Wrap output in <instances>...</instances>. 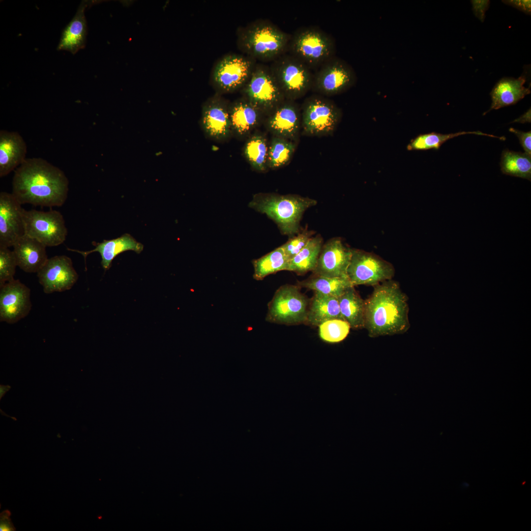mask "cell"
I'll return each mask as SVG.
<instances>
[{
  "label": "cell",
  "mask_w": 531,
  "mask_h": 531,
  "mask_svg": "<svg viewBox=\"0 0 531 531\" xmlns=\"http://www.w3.org/2000/svg\"><path fill=\"white\" fill-rule=\"evenodd\" d=\"M11 513L8 510L3 511L0 514V531H15V529L11 522L10 518Z\"/></svg>",
  "instance_id": "60d3db41"
},
{
  "label": "cell",
  "mask_w": 531,
  "mask_h": 531,
  "mask_svg": "<svg viewBox=\"0 0 531 531\" xmlns=\"http://www.w3.org/2000/svg\"><path fill=\"white\" fill-rule=\"evenodd\" d=\"M23 219L25 235L46 247L58 246L66 238L68 232L65 220L59 211L23 209Z\"/></svg>",
  "instance_id": "9c48e42d"
},
{
  "label": "cell",
  "mask_w": 531,
  "mask_h": 531,
  "mask_svg": "<svg viewBox=\"0 0 531 531\" xmlns=\"http://www.w3.org/2000/svg\"><path fill=\"white\" fill-rule=\"evenodd\" d=\"M307 298L297 286L285 285L275 292L268 304L267 322L288 325L306 322L308 311Z\"/></svg>",
  "instance_id": "52a82bcc"
},
{
  "label": "cell",
  "mask_w": 531,
  "mask_h": 531,
  "mask_svg": "<svg viewBox=\"0 0 531 531\" xmlns=\"http://www.w3.org/2000/svg\"><path fill=\"white\" fill-rule=\"evenodd\" d=\"M332 319L344 320L340 312L338 298L315 292L309 308L306 322L319 326Z\"/></svg>",
  "instance_id": "cb8c5ba5"
},
{
  "label": "cell",
  "mask_w": 531,
  "mask_h": 531,
  "mask_svg": "<svg viewBox=\"0 0 531 531\" xmlns=\"http://www.w3.org/2000/svg\"><path fill=\"white\" fill-rule=\"evenodd\" d=\"M291 36L267 20H259L239 30L237 44L246 56L273 61L286 53Z\"/></svg>",
  "instance_id": "3957f363"
},
{
  "label": "cell",
  "mask_w": 531,
  "mask_h": 531,
  "mask_svg": "<svg viewBox=\"0 0 531 531\" xmlns=\"http://www.w3.org/2000/svg\"><path fill=\"white\" fill-rule=\"evenodd\" d=\"M0 287V322L14 324L26 317L31 308L30 289L18 279Z\"/></svg>",
  "instance_id": "9a60e30c"
},
{
  "label": "cell",
  "mask_w": 531,
  "mask_h": 531,
  "mask_svg": "<svg viewBox=\"0 0 531 531\" xmlns=\"http://www.w3.org/2000/svg\"><path fill=\"white\" fill-rule=\"evenodd\" d=\"M260 112L247 100L234 104L229 112L231 125L239 134L250 131L257 124Z\"/></svg>",
  "instance_id": "f546056e"
},
{
  "label": "cell",
  "mask_w": 531,
  "mask_h": 531,
  "mask_svg": "<svg viewBox=\"0 0 531 531\" xmlns=\"http://www.w3.org/2000/svg\"><path fill=\"white\" fill-rule=\"evenodd\" d=\"M203 123L211 136L220 138L226 136L231 125L229 112L218 102H211L204 109Z\"/></svg>",
  "instance_id": "484cf974"
},
{
  "label": "cell",
  "mask_w": 531,
  "mask_h": 531,
  "mask_svg": "<svg viewBox=\"0 0 531 531\" xmlns=\"http://www.w3.org/2000/svg\"><path fill=\"white\" fill-rule=\"evenodd\" d=\"M17 266L13 251L0 247V287L14 279Z\"/></svg>",
  "instance_id": "d590c367"
},
{
  "label": "cell",
  "mask_w": 531,
  "mask_h": 531,
  "mask_svg": "<svg viewBox=\"0 0 531 531\" xmlns=\"http://www.w3.org/2000/svg\"><path fill=\"white\" fill-rule=\"evenodd\" d=\"M21 205L12 193H0V247L13 246L25 235Z\"/></svg>",
  "instance_id": "2e32d148"
},
{
  "label": "cell",
  "mask_w": 531,
  "mask_h": 531,
  "mask_svg": "<svg viewBox=\"0 0 531 531\" xmlns=\"http://www.w3.org/2000/svg\"><path fill=\"white\" fill-rule=\"evenodd\" d=\"M68 191L64 173L43 158H26L14 171L12 193L21 205L60 206Z\"/></svg>",
  "instance_id": "6da1fadb"
},
{
  "label": "cell",
  "mask_w": 531,
  "mask_h": 531,
  "mask_svg": "<svg viewBox=\"0 0 531 531\" xmlns=\"http://www.w3.org/2000/svg\"><path fill=\"white\" fill-rule=\"evenodd\" d=\"M340 312L351 328H364L365 300L352 286L338 297Z\"/></svg>",
  "instance_id": "d4e9b609"
},
{
  "label": "cell",
  "mask_w": 531,
  "mask_h": 531,
  "mask_svg": "<svg viewBox=\"0 0 531 531\" xmlns=\"http://www.w3.org/2000/svg\"><path fill=\"white\" fill-rule=\"evenodd\" d=\"M269 67L286 99L294 101L312 88L311 69L290 54L279 57Z\"/></svg>",
  "instance_id": "8992f818"
},
{
  "label": "cell",
  "mask_w": 531,
  "mask_h": 531,
  "mask_svg": "<svg viewBox=\"0 0 531 531\" xmlns=\"http://www.w3.org/2000/svg\"><path fill=\"white\" fill-rule=\"evenodd\" d=\"M26 143L17 132L0 131V177L15 171L26 159Z\"/></svg>",
  "instance_id": "ac0fdd59"
},
{
  "label": "cell",
  "mask_w": 531,
  "mask_h": 531,
  "mask_svg": "<svg viewBox=\"0 0 531 531\" xmlns=\"http://www.w3.org/2000/svg\"><path fill=\"white\" fill-rule=\"evenodd\" d=\"M502 1L506 4L512 6L517 9L522 11L527 14L531 15V1L530 0H502Z\"/></svg>",
  "instance_id": "ab89813d"
},
{
  "label": "cell",
  "mask_w": 531,
  "mask_h": 531,
  "mask_svg": "<svg viewBox=\"0 0 531 531\" xmlns=\"http://www.w3.org/2000/svg\"><path fill=\"white\" fill-rule=\"evenodd\" d=\"M268 148L266 139L262 136L252 137L247 142L244 149L246 158L256 170L264 171L267 164Z\"/></svg>",
  "instance_id": "836d02e7"
},
{
  "label": "cell",
  "mask_w": 531,
  "mask_h": 531,
  "mask_svg": "<svg viewBox=\"0 0 531 531\" xmlns=\"http://www.w3.org/2000/svg\"><path fill=\"white\" fill-rule=\"evenodd\" d=\"M246 100L261 112H272L285 100L269 66L257 63L244 85Z\"/></svg>",
  "instance_id": "ba28073f"
},
{
  "label": "cell",
  "mask_w": 531,
  "mask_h": 531,
  "mask_svg": "<svg viewBox=\"0 0 531 531\" xmlns=\"http://www.w3.org/2000/svg\"><path fill=\"white\" fill-rule=\"evenodd\" d=\"M294 144L289 140L274 138L268 149L267 165L271 168L281 167L290 160L295 151Z\"/></svg>",
  "instance_id": "d6a6232c"
},
{
  "label": "cell",
  "mask_w": 531,
  "mask_h": 531,
  "mask_svg": "<svg viewBox=\"0 0 531 531\" xmlns=\"http://www.w3.org/2000/svg\"><path fill=\"white\" fill-rule=\"evenodd\" d=\"M526 81L527 75L525 72L517 79L512 77L501 79L490 93L492 104L485 114L492 110L514 105L530 94L531 86L527 88L525 86Z\"/></svg>",
  "instance_id": "44dd1931"
},
{
  "label": "cell",
  "mask_w": 531,
  "mask_h": 531,
  "mask_svg": "<svg viewBox=\"0 0 531 531\" xmlns=\"http://www.w3.org/2000/svg\"><path fill=\"white\" fill-rule=\"evenodd\" d=\"M13 247L17 266L26 272L37 273L48 259L47 247L26 235L20 237Z\"/></svg>",
  "instance_id": "d6986e66"
},
{
  "label": "cell",
  "mask_w": 531,
  "mask_h": 531,
  "mask_svg": "<svg viewBox=\"0 0 531 531\" xmlns=\"http://www.w3.org/2000/svg\"><path fill=\"white\" fill-rule=\"evenodd\" d=\"M92 244L95 248L90 251H82L68 248L67 249L81 254L85 261L88 254L98 252L101 257V265L106 271L111 267L113 260L120 253L132 250L140 254L144 249V245L128 234H124L116 238L103 240L102 242L92 243Z\"/></svg>",
  "instance_id": "ffe728a7"
},
{
  "label": "cell",
  "mask_w": 531,
  "mask_h": 531,
  "mask_svg": "<svg viewBox=\"0 0 531 531\" xmlns=\"http://www.w3.org/2000/svg\"><path fill=\"white\" fill-rule=\"evenodd\" d=\"M0 398L1 399V397L10 388V386L8 385H0Z\"/></svg>",
  "instance_id": "b9f144b4"
},
{
  "label": "cell",
  "mask_w": 531,
  "mask_h": 531,
  "mask_svg": "<svg viewBox=\"0 0 531 531\" xmlns=\"http://www.w3.org/2000/svg\"><path fill=\"white\" fill-rule=\"evenodd\" d=\"M289 260L281 246L262 257L252 261L253 277L261 280L266 276L281 270H287Z\"/></svg>",
  "instance_id": "f1b7e54d"
},
{
  "label": "cell",
  "mask_w": 531,
  "mask_h": 531,
  "mask_svg": "<svg viewBox=\"0 0 531 531\" xmlns=\"http://www.w3.org/2000/svg\"><path fill=\"white\" fill-rule=\"evenodd\" d=\"M298 285L315 292L338 298L347 289L353 286L348 277H328L315 275L299 282Z\"/></svg>",
  "instance_id": "4dcf8cb0"
},
{
  "label": "cell",
  "mask_w": 531,
  "mask_h": 531,
  "mask_svg": "<svg viewBox=\"0 0 531 531\" xmlns=\"http://www.w3.org/2000/svg\"><path fill=\"white\" fill-rule=\"evenodd\" d=\"M320 236L311 237L306 246L289 261L287 270L303 274L315 268L322 247Z\"/></svg>",
  "instance_id": "4316f807"
},
{
  "label": "cell",
  "mask_w": 531,
  "mask_h": 531,
  "mask_svg": "<svg viewBox=\"0 0 531 531\" xmlns=\"http://www.w3.org/2000/svg\"><path fill=\"white\" fill-rule=\"evenodd\" d=\"M468 134L486 136L499 138L502 140H504V137L496 136L491 134L484 133L480 131H462L446 134L432 132L421 134L417 136L411 141L410 143L407 146V149L409 150H428L430 149H438L444 143L448 140L458 136Z\"/></svg>",
  "instance_id": "1f68e13d"
},
{
  "label": "cell",
  "mask_w": 531,
  "mask_h": 531,
  "mask_svg": "<svg viewBox=\"0 0 531 531\" xmlns=\"http://www.w3.org/2000/svg\"><path fill=\"white\" fill-rule=\"evenodd\" d=\"M311 235L310 232H302L296 236H292L281 246L289 261L306 246L311 238Z\"/></svg>",
  "instance_id": "8d00e7d4"
},
{
  "label": "cell",
  "mask_w": 531,
  "mask_h": 531,
  "mask_svg": "<svg viewBox=\"0 0 531 531\" xmlns=\"http://www.w3.org/2000/svg\"><path fill=\"white\" fill-rule=\"evenodd\" d=\"M300 113L293 100L286 99L274 110L268 119L270 130L277 137L287 139L295 138L299 128Z\"/></svg>",
  "instance_id": "7402d4cb"
},
{
  "label": "cell",
  "mask_w": 531,
  "mask_h": 531,
  "mask_svg": "<svg viewBox=\"0 0 531 531\" xmlns=\"http://www.w3.org/2000/svg\"><path fill=\"white\" fill-rule=\"evenodd\" d=\"M356 80L352 67L343 59L333 57L313 74L312 88L326 95L340 93L352 87Z\"/></svg>",
  "instance_id": "8fae6325"
},
{
  "label": "cell",
  "mask_w": 531,
  "mask_h": 531,
  "mask_svg": "<svg viewBox=\"0 0 531 531\" xmlns=\"http://www.w3.org/2000/svg\"><path fill=\"white\" fill-rule=\"evenodd\" d=\"M351 256L352 249L345 246L340 238H333L322 247L313 271L315 275L348 277L347 269Z\"/></svg>",
  "instance_id": "e0dca14e"
},
{
  "label": "cell",
  "mask_w": 531,
  "mask_h": 531,
  "mask_svg": "<svg viewBox=\"0 0 531 531\" xmlns=\"http://www.w3.org/2000/svg\"><path fill=\"white\" fill-rule=\"evenodd\" d=\"M37 276L46 294L70 290L78 279L71 258L66 255L48 259L37 272Z\"/></svg>",
  "instance_id": "5bb4252c"
},
{
  "label": "cell",
  "mask_w": 531,
  "mask_h": 531,
  "mask_svg": "<svg viewBox=\"0 0 531 531\" xmlns=\"http://www.w3.org/2000/svg\"><path fill=\"white\" fill-rule=\"evenodd\" d=\"M319 336L324 341L329 343H339L348 336L350 325L342 319L326 321L319 326Z\"/></svg>",
  "instance_id": "e575fe53"
},
{
  "label": "cell",
  "mask_w": 531,
  "mask_h": 531,
  "mask_svg": "<svg viewBox=\"0 0 531 531\" xmlns=\"http://www.w3.org/2000/svg\"><path fill=\"white\" fill-rule=\"evenodd\" d=\"M407 295L399 284L389 280L374 286L365 300L364 328L371 337L406 332L410 327Z\"/></svg>",
  "instance_id": "7a4b0ae2"
},
{
  "label": "cell",
  "mask_w": 531,
  "mask_h": 531,
  "mask_svg": "<svg viewBox=\"0 0 531 531\" xmlns=\"http://www.w3.org/2000/svg\"><path fill=\"white\" fill-rule=\"evenodd\" d=\"M288 50L312 69L335 56L336 45L333 38L322 30L302 27L291 36Z\"/></svg>",
  "instance_id": "5b68a950"
},
{
  "label": "cell",
  "mask_w": 531,
  "mask_h": 531,
  "mask_svg": "<svg viewBox=\"0 0 531 531\" xmlns=\"http://www.w3.org/2000/svg\"><path fill=\"white\" fill-rule=\"evenodd\" d=\"M256 64V60L245 55H227L214 65L212 81L222 90L236 89L245 84Z\"/></svg>",
  "instance_id": "7c38bea8"
},
{
  "label": "cell",
  "mask_w": 531,
  "mask_h": 531,
  "mask_svg": "<svg viewBox=\"0 0 531 531\" xmlns=\"http://www.w3.org/2000/svg\"><path fill=\"white\" fill-rule=\"evenodd\" d=\"M339 108L330 100L319 96L306 99L302 107V125L312 135L330 133L340 116Z\"/></svg>",
  "instance_id": "4fadbf2b"
},
{
  "label": "cell",
  "mask_w": 531,
  "mask_h": 531,
  "mask_svg": "<svg viewBox=\"0 0 531 531\" xmlns=\"http://www.w3.org/2000/svg\"><path fill=\"white\" fill-rule=\"evenodd\" d=\"M471 1L472 4L474 15L483 23L485 18V13L489 7L490 0H472Z\"/></svg>",
  "instance_id": "74e56055"
},
{
  "label": "cell",
  "mask_w": 531,
  "mask_h": 531,
  "mask_svg": "<svg viewBox=\"0 0 531 531\" xmlns=\"http://www.w3.org/2000/svg\"><path fill=\"white\" fill-rule=\"evenodd\" d=\"M394 274V267L389 262L373 253L352 249L347 276L353 286H374L392 279Z\"/></svg>",
  "instance_id": "30bf717a"
},
{
  "label": "cell",
  "mask_w": 531,
  "mask_h": 531,
  "mask_svg": "<svg viewBox=\"0 0 531 531\" xmlns=\"http://www.w3.org/2000/svg\"><path fill=\"white\" fill-rule=\"evenodd\" d=\"M316 204L315 200L298 195L259 194L249 206L273 220L283 235L293 236L299 231L304 212Z\"/></svg>",
  "instance_id": "277c9868"
},
{
  "label": "cell",
  "mask_w": 531,
  "mask_h": 531,
  "mask_svg": "<svg viewBox=\"0 0 531 531\" xmlns=\"http://www.w3.org/2000/svg\"><path fill=\"white\" fill-rule=\"evenodd\" d=\"M500 166L503 174L531 180V156L525 152L504 149Z\"/></svg>",
  "instance_id": "83f0119b"
},
{
  "label": "cell",
  "mask_w": 531,
  "mask_h": 531,
  "mask_svg": "<svg viewBox=\"0 0 531 531\" xmlns=\"http://www.w3.org/2000/svg\"><path fill=\"white\" fill-rule=\"evenodd\" d=\"M89 3L87 0L81 2L75 15L62 32L58 50L67 51L74 55L85 47L87 25L85 11Z\"/></svg>",
  "instance_id": "603a6c76"
},
{
  "label": "cell",
  "mask_w": 531,
  "mask_h": 531,
  "mask_svg": "<svg viewBox=\"0 0 531 531\" xmlns=\"http://www.w3.org/2000/svg\"><path fill=\"white\" fill-rule=\"evenodd\" d=\"M514 133L518 138L520 143L525 150V153L531 156V131L524 132L510 128L509 130Z\"/></svg>",
  "instance_id": "f35d334b"
}]
</instances>
